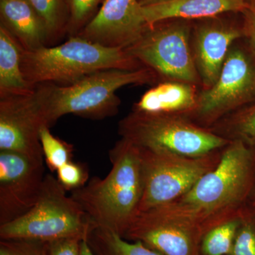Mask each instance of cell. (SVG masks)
I'll return each instance as SVG.
<instances>
[{"instance_id":"cell-1","label":"cell","mask_w":255,"mask_h":255,"mask_svg":"<svg viewBox=\"0 0 255 255\" xmlns=\"http://www.w3.org/2000/svg\"><path fill=\"white\" fill-rule=\"evenodd\" d=\"M255 189V147L231 140L214 169L187 194L164 205L170 212L195 223L205 232L241 216Z\"/></svg>"},{"instance_id":"cell-2","label":"cell","mask_w":255,"mask_h":255,"mask_svg":"<svg viewBox=\"0 0 255 255\" xmlns=\"http://www.w3.org/2000/svg\"><path fill=\"white\" fill-rule=\"evenodd\" d=\"M112 168L107 177H95L72 191L71 197L94 226L124 238L138 213L143 193L141 156L136 145L122 138L110 152Z\"/></svg>"},{"instance_id":"cell-3","label":"cell","mask_w":255,"mask_h":255,"mask_svg":"<svg viewBox=\"0 0 255 255\" xmlns=\"http://www.w3.org/2000/svg\"><path fill=\"white\" fill-rule=\"evenodd\" d=\"M157 78L147 68L111 69L87 75L71 85L39 84L35 87L34 96L50 128L67 114L94 120L114 117L121 105L117 90L128 85H152Z\"/></svg>"},{"instance_id":"cell-4","label":"cell","mask_w":255,"mask_h":255,"mask_svg":"<svg viewBox=\"0 0 255 255\" xmlns=\"http://www.w3.org/2000/svg\"><path fill=\"white\" fill-rule=\"evenodd\" d=\"M145 68L122 48H109L78 36L59 46L23 50L21 70L26 81L71 85L102 70H135Z\"/></svg>"},{"instance_id":"cell-5","label":"cell","mask_w":255,"mask_h":255,"mask_svg":"<svg viewBox=\"0 0 255 255\" xmlns=\"http://www.w3.org/2000/svg\"><path fill=\"white\" fill-rule=\"evenodd\" d=\"M66 191L57 178L46 174L36 205L22 217L1 225L0 239L43 243L66 238L87 240L93 224Z\"/></svg>"},{"instance_id":"cell-6","label":"cell","mask_w":255,"mask_h":255,"mask_svg":"<svg viewBox=\"0 0 255 255\" xmlns=\"http://www.w3.org/2000/svg\"><path fill=\"white\" fill-rule=\"evenodd\" d=\"M118 132L137 147L187 157L209 155L231 142L184 116L135 111L119 122Z\"/></svg>"},{"instance_id":"cell-7","label":"cell","mask_w":255,"mask_h":255,"mask_svg":"<svg viewBox=\"0 0 255 255\" xmlns=\"http://www.w3.org/2000/svg\"><path fill=\"white\" fill-rule=\"evenodd\" d=\"M191 21L170 19L147 25L140 38L124 50L165 81L199 85L200 77L191 46Z\"/></svg>"},{"instance_id":"cell-8","label":"cell","mask_w":255,"mask_h":255,"mask_svg":"<svg viewBox=\"0 0 255 255\" xmlns=\"http://www.w3.org/2000/svg\"><path fill=\"white\" fill-rule=\"evenodd\" d=\"M137 147L143 174L138 213L170 204L187 194L202 176L217 165L223 149L201 157H187Z\"/></svg>"},{"instance_id":"cell-9","label":"cell","mask_w":255,"mask_h":255,"mask_svg":"<svg viewBox=\"0 0 255 255\" xmlns=\"http://www.w3.org/2000/svg\"><path fill=\"white\" fill-rule=\"evenodd\" d=\"M238 41L228 52L219 78L199 92L195 110L187 117L200 127L210 128L255 102V53Z\"/></svg>"},{"instance_id":"cell-10","label":"cell","mask_w":255,"mask_h":255,"mask_svg":"<svg viewBox=\"0 0 255 255\" xmlns=\"http://www.w3.org/2000/svg\"><path fill=\"white\" fill-rule=\"evenodd\" d=\"M204 235L195 223L159 206L139 212L124 238L141 242L162 255H201Z\"/></svg>"},{"instance_id":"cell-11","label":"cell","mask_w":255,"mask_h":255,"mask_svg":"<svg viewBox=\"0 0 255 255\" xmlns=\"http://www.w3.org/2000/svg\"><path fill=\"white\" fill-rule=\"evenodd\" d=\"M44 160L0 150V226L27 214L43 189Z\"/></svg>"},{"instance_id":"cell-12","label":"cell","mask_w":255,"mask_h":255,"mask_svg":"<svg viewBox=\"0 0 255 255\" xmlns=\"http://www.w3.org/2000/svg\"><path fill=\"white\" fill-rule=\"evenodd\" d=\"M45 126L34 92L0 98V150L45 160L40 140V130Z\"/></svg>"},{"instance_id":"cell-13","label":"cell","mask_w":255,"mask_h":255,"mask_svg":"<svg viewBox=\"0 0 255 255\" xmlns=\"http://www.w3.org/2000/svg\"><path fill=\"white\" fill-rule=\"evenodd\" d=\"M221 16L197 20L193 25L191 46L202 90L216 82L231 47L245 37L243 24Z\"/></svg>"},{"instance_id":"cell-14","label":"cell","mask_w":255,"mask_h":255,"mask_svg":"<svg viewBox=\"0 0 255 255\" xmlns=\"http://www.w3.org/2000/svg\"><path fill=\"white\" fill-rule=\"evenodd\" d=\"M147 26L138 0H105L77 36L103 46L126 49Z\"/></svg>"},{"instance_id":"cell-15","label":"cell","mask_w":255,"mask_h":255,"mask_svg":"<svg viewBox=\"0 0 255 255\" xmlns=\"http://www.w3.org/2000/svg\"><path fill=\"white\" fill-rule=\"evenodd\" d=\"M246 0H163L142 6L149 26L170 19H204L248 9Z\"/></svg>"},{"instance_id":"cell-16","label":"cell","mask_w":255,"mask_h":255,"mask_svg":"<svg viewBox=\"0 0 255 255\" xmlns=\"http://www.w3.org/2000/svg\"><path fill=\"white\" fill-rule=\"evenodd\" d=\"M196 85L178 81H164L144 94L132 107L142 113L171 114L188 117L197 105Z\"/></svg>"},{"instance_id":"cell-17","label":"cell","mask_w":255,"mask_h":255,"mask_svg":"<svg viewBox=\"0 0 255 255\" xmlns=\"http://www.w3.org/2000/svg\"><path fill=\"white\" fill-rule=\"evenodd\" d=\"M1 24L25 50L46 46L49 41L46 23L26 0H0Z\"/></svg>"},{"instance_id":"cell-18","label":"cell","mask_w":255,"mask_h":255,"mask_svg":"<svg viewBox=\"0 0 255 255\" xmlns=\"http://www.w3.org/2000/svg\"><path fill=\"white\" fill-rule=\"evenodd\" d=\"M23 50L11 33L0 24V98L34 92L21 70Z\"/></svg>"},{"instance_id":"cell-19","label":"cell","mask_w":255,"mask_h":255,"mask_svg":"<svg viewBox=\"0 0 255 255\" xmlns=\"http://www.w3.org/2000/svg\"><path fill=\"white\" fill-rule=\"evenodd\" d=\"M95 255H162L140 241H128L117 233L93 226L87 238Z\"/></svg>"},{"instance_id":"cell-20","label":"cell","mask_w":255,"mask_h":255,"mask_svg":"<svg viewBox=\"0 0 255 255\" xmlns=\"http://www.w3.org/2000/svg\"><path fill=\"white\" fill-rule=\"evenodd\" d=\"M209 129L230 141L239 140L255 147V103L229 114Z\"/></svg>"},{"instance_id":"cell-21","label":"cell","mask_w":255,"mask_h":255,"mask_svg":"<svg viewBox=\"0 0 255 255\" xmlns=\"http://www.w3.org/2000/svg\"><path fill=\"white\" fill-rule=\"evenodd\" d=\"M241 216L225 221L209 230L201 241V255L231 254L236 233L241 223Z\"/></svg>"},{"instance_id":"cell-22","label":"cell","mask_w":255,"mask_h":255,"mask_svg":"<svg viewBox=\"0 0 255 255\" xmlns=\"http://www.w3.org/2000/svg\"><path fill=\"white\" fill-rule=\"evenodd\" d=\"M46 23L49 41L67 32L68 9L66 0H26Z\"/></svg>"},{"instance_id":"cell-23","label":"cell","mask_w":255,"mask_h":255,"mask_svg":"<svg viewBox=\"0 0 255 255\" xmlns=\"http://www.w3.org/2000/svg\"><path fill=\"white\" fill-rule=\"evenodd\" d=\"M40 140L45 162L51 172H57L61 166L71 161L73 147L54 136L50 132L49 127L45 126L41 128Z\"/></svg>"},{"instance_id":"cell-24","label":"cell","mask_w":255,"mask_h":255,"mask_svg":"<svg viewBox=\"0 0 255 255\" xmlns=\"http://www.w3.org/2000/svg\"><path fill=\"white\" fill-rule=\"evenodd\" d=\"M229 255H255V208L250 204L242 214Z\"/></svg>"},{"instance_id":"cell-25","label":"cell","mask_w":255,"mask_h":255,"mask_svg":"<svg viewBox=\"0 0 255 255\" xmlns=\"http://www.w3.org/2000/svg\"><path fill=\"white\" fill-rule=\"evenodd\" d=\"M105 0H66L68 9L67 32L77 36L97 14L99 4Z\"/></svg>"},{"instance_id":"cell-26","label":"cell","mask_w":255,"mask_h":255,"mask_svg":"<svg viewBox=\"0 0 255 255\" xmlns=\"http://www.w3.org/2000/svg\"><path fill=\"white\" fill-rule=\"evenodd\" d=\"M0 255H50L48 243L28 240H1Z\"/></svg>"},{"instance_id":"cell-27","label":"cell","mask_w":255,"mask_h":255,"mask_svg":"<svg viewBox=\"0 0 255 255\" xmlns=\"http://www.w3.org/2000/svg\"><path fill=\"white\" fill-rule=\"evenodd\" d=\"M60 184L66 190H75L85 185L88 173L82 164L74 163L72 161L63 164L57 170Z\"/></svg>"},{"instance_id":"cell-28","label":"cell","mask_w":255,"mask_h":255,"mask_svg":"<svg viewBox=\"0 0 255 255\" xmlns=\"http://www.w3.org/2000/svg\"><path fill=\"white\" fill-rule=\"evenodd\" d=\"M77 238H66L48 243L50 255H80V243Z\"/></svg>"},{"instance_id":"cell-29","label":"cell","mask_w":255,"mask_h":255,"mask_svg":"<svg viewBox=\"0 0 255 255\" xmlns=\"http://www.w3.org/2000/svg\"><path fill=\"white\" fill-rule=\"evenodd\" d=\"M244 36L248 39L250 47L255 53V10L247 9L242 13Z\"/></svg>"},{"instance_id":"cell-30","label":"cell","mask_w":255,"mask_h":255,"mask_svg":"<svg viewBox=\"0 0 255 255\" xmlns=\"http://www.w3.org/2000/svg\"><path fill=\"white\" fill-rule=\"evenodd\" d=\"M80 255H95L89 246L87 240H84L80 243Z\"/></svg>"},{"instance_id":"cell-31","label":"cell","mask_w":255,"mask_h":255,"mask_svg":"<svg viewBox=\"0 0 255 255\" xmlns=\"http://www.w3.org/2000/svg\"><path fill=\"white\" fill-rule=\"evenodd\" d=\"M139 3L142 6H147L155 3L159 2V1H163V0H138Z\"/></svg>"},{"instance_id":"cell-32","label":"cell","mask_w":255,"mask_h":255,"mask_svg":"<svg viewBox=\"0 0 255 255\" xmlns=\"http://www.w3.org/2000/svg\"><path fill=\"white\" fill-rule=\"evenodd\" d=\"M250 9L255 10V0H246Z\"/></svg>"},{"instance_id":"cell-33","label":"cell","mask_w":255,"mask_h":255,"mask_svg":"<svg viewBox=\"0 0 255 255\" xmlns=\"http://www.w3.org/2000/svg\"><path fill=\"white\" fill-rule=\"evenodd\" d=\"M250 205L255 208V189L254 192H253V196H252L251 202H250Z\"/></svg>"}]
</instances>
